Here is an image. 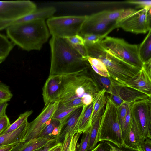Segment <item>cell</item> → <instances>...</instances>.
Here are the masks:
<instances>
[{"label":"cell","mask_w":151,"mask_h":151,"mask_svg":"<svg viewBox=\"0 0 151 151\" xmlns=\"http://www.w3.org/2000/svg\"><path fill=\"white\" fill-rule=\"evenodd\" d=\"M89 69L76 74L61 76L59 102L67 107H76L88 106L93 101L101 89L93 73L89 72Z\"/></svg>","instance_id":"6da1fadb"},{"label":"cell","mask_w":151,"mask_h":151,"mask_svg":"<svg viewBox=\"0 0 151 151\" xmlns=\"http://www.w3.org/2000/svg\"><path fill=\"white\" fill-rule=\"evenodd\" d=\"M51 52L49 76L77 73L90 68L83 58L65 39L52 37L49 42Z\"/></svg>","instance_id":"7a4b0ae2"},{"label":"cell","mask_w":151,"mask_h":151,"mask_svg":"<svg viewBox=\"0 0 151 151\" xmlns=\"http://www.w3.org/2000/svg\"><path fill=\"white\" fill-rule=\"evenodd\" d=\"M84 46L87 56L101 61L109 75L108 78L119 86H124L137 75L141 69L122 60L104 47L100 42L85 43Z\"/></svg>","instance_id":"3957f363"},{"label":"cell","mask_w":151,"mask_h":151,"mask_svg":"<svg viewBox=\"0 0 151 151\" xmlns=\"http://www.w3.org/2000/svg\"><path fill=\"white\" fill-rule=\"evenodd\" d=\"M6 29L7 36L11 42L27 51L40 50L50 35L43 19L15 24Z\"/></svg>","instance_id":"277c9868"},{"label":"cell","mask_w":151,"mask_h":151,"mask_svg":"<svg viewBox=\"0 0 151 151\" xmlns=\"http://www.w3.org/2000/svg\"><path fill=\"white\" fill-rule=\"evenodd\" d=\"M101 115L97 137V142H110L119 147L124 146L118 116L117 107L110 96Z\"/></svg>","instance_id":"5b68a950"},{"label":"cell","mask_w":151,"mask_h":151,"mask_svg":"<svg viewBox=\"0 0 151 151\" xmlns=\"http://www.w3.org/2000/svg\"><path fill=\"white\" fill-rule=\"evenodd\" d=\"M151 10L124 9L115 24V28L137 34L146 33L151 30Z\"/></svg>","instance_id":"8992f818"},{"label":"cell","mask_w":151,"mask_h":151,"mask_svg":"<svg viewBox=\"0 0 151 151\" xmlns=\"http://www.w3.org/2000/svg\"><path fill=\"white\" fill-rule=\"evenodd\" d=\"M87 15L52 16L46 23L52 37L64 38L79 34Z\"/></svg>","instance_id":"52a82bcc"},{"label":"cell","mask_w":151,"mask_h":151,"mask_svg":"<svg viewBox=\"0 0 151 151\" xmlns=\"http://www.w3.org/2000/svg\"><path fill=\"white\" fill-rule=\"evenodd\" d=\"M105 49L125 62L142 68L143 63L138 54V45L131 44L122 39L107 36L100 42Z\"/></svg>","instance_id":"ba28073f"},{"label":"cell","mask_w":151,"mask_h":151,"mask_svg":"<svg viewBox=\"0 0 151 151\" xmlns=\"http://www.w3.org/2000/svg\"><path fill=\"white\" fill-rule=\"evenodd\" d=\"M37 9L35 3L29 0L0 1V22L17 20Z\"/></svg>","instance_id":"9c48e42d"},{"label":"cell","mask_w":151,"mask_h":151,"mask_svg":"<svg viewBox=\"0 0 151 151\" xmlns=\"http://www.w3.org/2000/svg\"><path fill=\"white\" fill-rule=\"evenodd\" d=\"M132 117L140 127L143 137L151 139V98L130 102Z\"/></svg>","instance_id":"30bf717a"},{"label":"cell","mask_w":151,"mask_h":151,"mask_svg":"<svg viewBox=\"0 0 151 151\" xmlns=\"http://www.w3.org/2000/svg\"><path fill=\"white\" fill-rule=\"evenodd\" d=\"M58 103L59 101H55L45 106L38 116L29 123L26 134L22 142H27L38 137L42 131L50 123Z\"/></svg>","instance_id":"8fae6325"},{"label":"cell","mask_w":151,"mask_h":151,"mask_svg":"<svg viewBox=\"0 0 151 151\" xmlns=\"http://www.w3.org/2000/svg\"><path fill=\"white\" fill-rule=\"evenodd\" d=\"M114 29L115 24L107 22L100 12L87 15L78 35L82 37L88 34H102Z\"/></svg>","instance_id":"7c38bea8"},{"label":"cell","mask_w":151,"mask_h":151,"mask_svg":"<svg viewBox=\"0 0 151 151\" xmlns=\"http://www.w3.org/2000/svg\"><path fill=\"white\" fill-rule=\"evenodd\" d=\"M61 83V76H49L42 88V95L45 106L58 101Z\"/></svg>","instance_id":"4fadbf2b"},{"label":"cell","mask_w":151,"mask_h":151,"mask_svg":"<svg viewBox=\"0 0 151 151\" xmlns=\"http://www.w3.org/2000/svg\"><path fill=\"white\" fill-rule=\"evenodd\" d=\"M83 106H80L73 111L64 124L61 126L56 142L62 144L64 140L77 133L75 129L79 117L82 112Z\"/></svg>","instance_id":"5bb4252c"},{"label":"cell","mask_w":151,"mask_h":151,"mask_svg":"<svg viewBox=\"0 0 151 151\" xmlns=\"http://www.w3.org/2000/svg\"><path fill=\"white\" fill-rule=\"evenodd\" d=\"M124 86L132 88L151 96V74L142 67L137 75Z\"/></svg>","instance_id":"9a60e30c"},{"label":"cell","mask_w":151,"mask_h":151,"mask_svg":"<svg viewBox=\"0 0 151 151\" xmlns=\"http://www.w3.org/2000/svg\"><path fill=\"white\" fill-rule=\"evenodd\" d=\"M27 120L19 128L9 133L0 135V146L15 145L22 142L27 131Z\"/></svg>","instance_id":"2e32d148"},{"label":"cell","mask_w":151,"mask_h":151,"mask_svg":"<svg viewBox=\"0 0 151 151\" xmlns=\"http://www.w3.org/2000/svg\"><path fill=\"white\" fill-rule=\"evenodd\" d=\"M57 137L53 138L37 137L29 141L21 142L14 146L11 151H33L56 141Z\"/></svg>","instance_id":"e0dca14e"},{"label":"cell","mask_w":151,"mask_h":151,"mask_svg":"<svg viewBox=\"0 0 151 151\" xmlns=\"http://www.w3.org/2000/svg\"><path fill=\"white\" fill-rule=\"evenodd\" d=\"M145 139L140 127L132 117L130 128L128 134L124 140V146L131 148L139 146Z\"/></svg>","instance_id":"ac0fdd59"},{"label":"cell","mask_w":151,"mask_h":151,"mask_svg":"<svg viewBox=\"0 0 151 151\" xmlns=\"http://www.w3.org/2000/svg\"><path fill=\"white\" fill-rule=\"evenodd\" d=\"M94 101L83 108L76 125L75 131L83 133L89 130L91 126V117L93 109Z\"/></svg>","instance_id":"d6986e66"},{"label":"cell","mask_w":151,"mask_h":151,"mask_svg":"<svg viewBox=\"0 0 151 151\" xmlns=\"http://www.w3.org/2000/svg\"><path fill=\"white\" fill-rule=\"evenodd\" d=\"M106 89L104 88H103L100 90L94 98L91 117L92 124L103 114L106 101Z\"/></svg>","instance_id":"ffe728a7"},{"label":"cell","mask_w":151,"mask_h":151,"mask_svg":"<svg viewBox=\"0 0 151 151\" xmlns=\"http://www.w3.org/2000/svg\"><path fill=\"white\" fill-rule=\"evenodd\" d=\"M119 93L122 99L126 103L133 102L146 98H151L143 93L127 86H119Z\"/></svg>","instance_id":"44dd1931"},{"label":"cell","mask_w":151,"mask_h":151,"mask_svg":"<svg viewBox=\"0 0 151 151\" xmlns=\"http://www.w3.org/2000/svg\"><path fill=\"white\" fill-rule=\"evenodd\" d=\"M138 51L139 58L143 63L151 59V30L138 45Z\"/></svg>","instance_id":"7402d4cb"},{"label":"cell","mask_w":151,"mask_h":151,"mask_svg":"<svg viewBox=\"0 0 151 151\" xmlns=\"http://www.w3.org/2000/svg\"><path fill=\"white\" fill-rule=\"evenodd\" d=\"M61 129V124L58 120L52 118L50 123L45 127L38 137L53 138L57 137Z\"/></svg>","instance_id":"603a6c76"},{"label":"cell","mask_w":151,"mask_h":151,"mask_svg":"<svg viewBox=\"0 0 151 151\" xmlns=\"http://www.w3.org/2000/svg\"><path fill=\"white\" fill-rule=\"evenodd\" d=\"M78 107H67L59 102L58 106L52 118L59 121L61 126L65 122L72 112Z\"/></svg>","instance_id":"cb8c5ba5"},{"label":"cell","mask_w":151,"mask_h":151,"mask_svg":"<svg viewBox=\"0 0 151 151\" xmlns=\"http://www.w3.org/2000/svg\"><path fill=\"white\" fill-rule=\"evenodd\" d=\"M14 45L6 36L0 33V63L5 60Z\"/></svg>","instance_id":"d4e9b609"},{"label":"cell","mask_w":151,"mask_h":151,"mask_svg":"<svg viewBox=\"0 0 151 151\" xmlns=\"http://www.w3.org/2000/svg\"><path fill=\"white\" fill-rule=\"evenodd\" d=\"M101 116L92 123L91 127L89 129L90 134L87 151L92 150L96 146L97 143V137Z\"/></svg>","instance_id":"484cf974"},{"label":"cell","mask_w":151,"mask_h":151,"mask_svg":"<svg viewBox=\"0 0 151 151\" xmlns=\"http://www.w3.org/2000/svg\"><path fill=\"white\" fill-rule=\"evenodd\" d=\"M33 112V111L31 110L27 111L20 114L18 119L13 123L11 124L9 127L1 135L9 133L19 128L26 120H27L28 117Z\"/></svg>","instance_id":"4316f807"},{"label":"cell","mask_w":151,"mask_h":151,"mask_svg":"<svg viewBox=\"0 0 151 151\" xmlns=\"http://www.w3.org/2000/svg\"><path fill=\"white\" fill-rule=\"evenodd\" d=\"M112 30H110L102 34H88L83 36L84 43L88 44H94L100 42Z\"/></svg>","instance_id":"83f0119b"},{"label":"cell","mask_w":151,"mask_h":151,"mask_svg":"<svg viewBox=\"0 0 151 151\" xmlns=\"http://www.w3.org/2000/svg\"><path fill=\"white\" fill-rule=\"evenodd\" d=\"M13 96L9 87L0 81V104L9 101Z\"/></svg>","instance_id":"f1b7e54d"},{"label":"cell","mask_w":151,"mask_h":151,"mask_svg":"<svg viewBox=\"0 0 151 151\" xmlns=\"http://www.w3.org/2000/svg\"><path fill=\"white\" fill-rule=\"evenodd\" d=\"M111 81V89L110 96L117 107L126 103L121 98L119 93V86Z\"/></svg>","instance_id":"f546056e"},{"label":"cell","mask_w":151,"mask_h":151,"mask_svg":"<svg viewBox=\"0 0 151 151\" xmlns=\"http://www.w3.org/2000/svg\"><path fill=\"white\" fill-rule=\"evenodd\" d=\"M129 103L126 116L124 118L123 128L122 131V135L123 141L128 134L131 126L132 117Z\"/></svg>","instance_id":"4dcf8cb0"},{"label":"cell","mask_w":151,"mask_h":151,"mask_svg":"<svg viewBox=\"0 0 151 151\" xmlns=\"http://www.w3.org/2000/svg\"><path fill=\"white\" fill-rule=\"evenodd\" d=\"M129 103H125L117 107L118 117L122 131Z\"/></svg>","instance_id":"1f68e13d"},{"label":"cell","mask_w":151,"mask_h":151,"mask_svg":"<svg viewBox=\"0 0 151 151\" xmlns=\"http://www.w3.org/2000/svg\"><path fill=\"white\" fill-rule=\"evenodd\" d=\"M89 130L83 133L81 142H78L76 147V151H87L89 137Z\"/></svg>","instance_id":"d6a6232c"},{"label":"cell","mask_w":151,"mask_h":151,"mask_svg":"<svg viewBox=\"0 0 151 151\" xmlns=\"http://www.w3.org/2000/svg\"><path fill=\"white\" fill-rule=\"evenodd\" d=\"M93 75L97 82L99 81L106 90V93L110 94L111 89V81L107 78L98 75L93 73Z\"/></svg>","instance_id":"836d02e7"},{"label":"cell","mask_w":151,"mask_h":151,"mask_svg":"<svg viewBox=\"0 0 151 151\" xmlns=\"http://www.w3.org/2000/svg\"><path fill=\"white\" fill-rule=\"evenodd\" d=\"M125 3L134 4L136 8L146 9H151V0H129L125 1Z\"/></svg>","instance_id":"e575fe53"},{"label":"cell","mask_w":151,"mask_h":151,"mask_svg":"<svg viewBox=\"0 0 151 151\" xmlns=\"http://www.w3.org/2000/svg\"><path fill=\"white\" fill-rule=\"evenodd\" d=\"M87 59L90 64L93 65L102 71L108 73L105 66L100 60L88 56L87 57Z\"/></svg>","instance_id":"d590c367"},{"label":"cell","mask_w":151,"mask_h":151,"mask_svg":"<svg viewBox=\"0 0 151 151\" xmlns=\"http://www.w3.org/2000/svg\"><path fill=\"white\" fill-rule=\"evenodd\" d=\"M108 142L110 147L111 151H144L140 145L136 147L131 148L123 146L119 147L114 144Z\"/></svg>","instance_id":"8d00e7d4"},{"label":"cell","mask_w":151,"mask_h":151,"mask_svg":"<svg viewBox=\"0 0 151 151\" xmlns=\"http://www.w3.org/2000/svg\"><path fill=\"white\" fill-rule=\"evenodd\" d=\"M81 134L77 133L73 136L70 143L65 151H76L78 142Z\"/></svg>","instance_id":"74e56055"},{"label":"cell","mask_w":151,"mask_h":151,"mask_svg":"<svg viewBox=\"0 0 151 151\" xmlns=\"http://www.w3.org/2000/svg\"><path fill=\"white\" fill-rule=\"evenodd\" d=\"M62 144L56 141L38 148L33 151H54L58 147H62Z\"/></svg>","instance_id":"f35d334b"},{"label":"cell","mask_w":151,"mask_h":151,"mask_svg":"<svg viewBox=\"0 0 151 151\" xmlns=\"http://www.w3.org/2000/svg\"><path fill=\"white\" fill-rule=\"evenodd\" d=\"M64 38L67 40L71 45H84V42L82 37L78 34Z\"/></svg>","instance_id":"ab89813d"},{"label":"cell","mask_w":151,"mask_h":151,"mask_svg":"<svg viewBox=\"0 0 151 151\" xmlns=\"http://www.w3.org/2000/svg\"><path fill=\"white\" fill-rule=\"evenodd\" d=\"M10 124L9 119L6 114L0 119V135L9 127Z\"/></svg>","instance_id":"60d3db41"},{"label":"cell","mask_w":151,"mask_h":151,"mask_svg":"<svg viewBox=\"0 0 151 151\" xmlns=\"http://www.w3.org/2000/svg\"><path fill=\"white\" fill-rule=\"evenodd\" d=\"M91 151H111L108 142L103 141L100 142Z\"/></svg>","instance_id":"b9f144b4"},{"label":"cell","mask_w":151,"mask_h":151,"mask_svg":"<svg viewBox=\"0 0 151 151\" xmlns=\"http://www.w3.org/2000/svg\"><path fill=\"white\" fill-rule=\"evenodd\" d=\"M71 45L77 52L83 58L87 59V55L84 45Z\"/></svg>","instance_id":"7bdbcfd3"},{"label":"cell","mask_w":151,"mask_h":151,"mask_svg":"<svg viewBox=\"0 0 151 151\" xmlns=\"http://www.w3.org/2000/svg\"><path fill=\"white\" fill-rule=\"evenodd\" d=\"M140 145L144 151H151V139L146 138Z\"/></svg>","instance_id":"ee69618b"},{"label":"cell","mask_w":151,"mask_h":151,"mask_svg":"<svg viewBox=\"0 0 151 151\" xmlns=\"http://www.w3.org/2000/svg\"><path fill=\"white\" fill-rule=\"evenodd\" d=\"M8 105V104L6 102L0 104V119L6 114V110Z\"/></svg>","instance_id":"f6af8a7d"},{"label":"cell","mask_w":151,"mask_h":151,"mask_svg":"<svg viewBox=\"0 0 151 151\" xmlns=\"http://www.w3.org/2000/svg\"><path fill=\"white\" fill-rule=\"evenodd\" d=\"M90 65L93 70L98 75L107 78L109 77V75L108 73L99 70L93 65L91 64H90Z\"/></svg>","instance_id":"bcb514c9"},{"label":"cell","mask_w":151,"mask_h":151,"mask_svg":"<svg viewBox=\"0 0 151 151\" xmlns=\"http://www.w3.org/2000/svg\"><path fill=\"white\" fill-rule=\"evenodd\" d=\"M14 145L7 146L0 149V151H11Z\"/></svg>","instance_id":"7dc6e473"},{"label":"cell","mask_w":151,"mask_h":151,"mask_svg":"<svg viewBox=\"0 0 151 151\" xmlns=\"http://www.w3.org/2000/svg\"><path fill=\"white\" fill-rule=\"evenodd\" d=\"M62 147H58L54 151H61Z\"/></svg>","instance_id":"c3c4849f"},{"label":"cell","mask_w":151,"mask_h":151,"mask_svg":"<svg viewBox=\"0 0 151 151\" xmlns=\"http://www.w3.org/2000/svg\"><path fill=\"white\" fill-rule=\"evenodd\" d=\"M7 146H8V145H7V146H0V148H2L3 147H5Z\"/></svg>","instance_id":"681fc988"},{"label":"cell","mask_w":151,"mask_h":151,"mask_svg":"<svg viewBox=\"0 0 151 151\" xmlns=\"http://www.w3.org/2000/svg\"><path fill=\"white\" fill-rule=\"evenodd\" d=\"M61 151H63L61 149Z\"/></svg>","instance_id":"f907efd6"},{"label":"cell","mask_w":151,"mask_h":151,"mask_svg":"<svg viewBox=\"0 0 151 151\" xmlns=\"http://www.w3.org/2000/svg\"></svg>","instance_id":"816d5d0a"}]
</instances>
